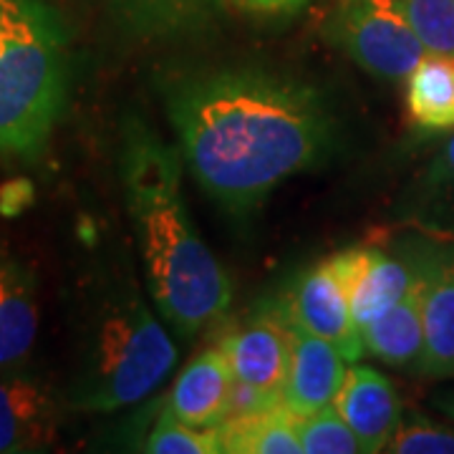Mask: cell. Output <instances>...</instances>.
Instances as JSON below:
<instances>
[{
  "label": "cell",
  "instance_id": "2e32d148",
  "mask_svg": "<svg viewBox=\"0 0 454 454\" xmlns=\"http://www.w3.org/2000/svg\"><path fill=\"white\" fill-rule=\"evenodd\" d=\"M366 354L396 369H417L424 356V316H422V276L404 298L384 316L361 328Z\"/></svg>",
  "mask_w": 454,
  "mask_h": 454
},
{
  "label": "cell",
  "instance_id": "52a82bcc",
  "mask_svg": "<svg viewBox=\"0 0 454 454\" xmlns=\"http://www.w3.org/2000/svg\"><path fill=\"white\" fill-rule=\"evenodd\" d=\"M283 313L295 331L333 343L348 364H356L366 354L348 295L325 260L298 276L286 295Z\"/></svg>",
  "mask_w": 454,
  "mask_h": 454
},
{
  "label": "cell",
  "instance_id": "5b68a950",
  "mask_svg": "<svg viewBox=\"0 0 454 454\" xmlns=\"http://www.w3.org/2000/svg\"><path fill=\"white\" fill-rule=\"evenodd\" d=\"M331 33L364 71L384 82H406L429 53L399 0H339Z\"/></svg>",
  "mask_w": 454,
  "mask_h": 454
},
{
  "label": "cell",
  "instance_id": "ffe728a7",
  "mask_svg": "<svg viewBox=\"0 0 454 454\" xmlns=\"http://www.w3.org/2000/svg\"><path fill=\"white\" fill-rule=\"evenodd\" d=\"M149 454H223L220 427H192V424L164 419L152 427L145 437Z\"/></svg>",
  "mask_w": 454,
  "mask_h": 454
},
{
  "label": "cell",
  "instance_id": "5bb4252c",
  "mask_svg": "<svg viewBox=\"0 0 454 454\" xmlns=\"http://www.w3.org/2000/svg\"><path fill=\"white\" fill-rule=\"evenodd\" d=\"M422 276L424 356L419 373L454 379V258L434 260Z\"/></svg>",
  "mask_w": 454,
  "mask_h": 454
},
{
  "label": "cell",
  "instance_id": "7a4b0ae2",
  "mask_svg": "<svg viewBox=\"0 0 454 454\" xmlns=\"http://www.w3.org/2000/svg\"><path fill=\"white\" fill-rule=\"evenodd\" d=\"M121 182L146 286L164 321L182 336L217 324L232 303V286L184 205L179 149L134 119L124 127Z\"/></svg>",
  "mask_w": 454,
  "mask_h": 454
},
{
  "label": "cell",
  "instance_id": "484cf974",
  "mask_svg": "<svg viewBox=\"0 0 454 454\" xmlns=\"http://www.w3.org/2000/svg\"><path fill=\"white\" fill-rule=\"evenodd\" d=\"M432 404L437 406L444 417H450V419L454 422V389L437 391V394L432 396Z\"/></svg>",
  "mask_w": 454,
  "mask_h": 454
},
{
  "label": "cell",
  "instance_id": "ac0fdd59",
  "mask_svg": "<svg viewBox=\"0 0 454 454\" xmlns=\"http://www.w3.org/2000/svg\"><path fill=\"white\" fill-rule=\"evenodd\" d=\"M220 437L227 454H303L295 414L286 402L258 414L227 417Z\"/></svg>",
  "mask_w": 454,
  "mask_h": 454
},
{
  "label": "cell",
  "instance_id": "d6986e66",
  "mask_svg": "<svg viewBox=\"0 0 454 454\" xmlns=\"http://www.w3.org/2000/svg\"><path fill=\"white\" fill-rule=\"evenodd\" d=\"M303 454H358L364 452L356 432L331 404L309 417H295Z\"/></svg>",
  "mask_w": 454,
  "mask_h": 454
},
{
  "label": "cell",
  "instance_id": "e0dca14e",
  "mask_svg": "<svg viewBox=\"0 0 454 454\" xmlns=\"http://www.w3.org/2000/svg\"><path fill=\"white\" fill-rule=\"evenodd\" d=\"M406 109L427 131L454 129V56L427 53L406 79Z\"/></svg>",
  "mask_w": 454,
  "mask_h": 454
},
{
  "label": "cell",
  "instance_id": "4fadbf2b",
  "mask_svg": "<svg viewBox=\"0 0 454 454\" xmlns=\"http://www.w3.org/2000/svg\"><path fill=\"white\" fill-rule=\"evenodd\" d=\"M38 336L33 273L0 245V369L20 366Z\"/></svg>",
  "mask_w": 454,
  "mask_h": 454
},
{
  "label": "cell",
  "instance_id": "44dd1931",
  "mask_svg": "<svg viewBox=\"0 0 454 454\" xmlns=\"http://www.w3.org/2000/svg\"><path fill=\"white\" fill-rule=\"evenodd\" d=\"M429 53L454 56V0H399Z\"/></svg>",
  "mask_w": 454,
  "mask_h": 454
},
{
  "label": "cell",
  "instance_id": "3957f363",
  "mask_svg": "<svg viewBox=\"0 0 454 454\" xmlns=\"http://www.w3.org/2000/svg\"><path fill=\"white\" fill-rule=\"evenodd\" d=\"M177 364V346L129 278L109 280L83 325L79 372L68 402L116 411L145 402Z\"/></svg>",
  "mask_w": 454,
  "mask_h": 454
},
{
  "label": "cell",
  "instance_id": "9a60e30c",
  "mask_svg": "<svg viewBox=\"0 0 454 454\" xmlns=\"http://www.w3.org/2000/svg\"><path fill=\"white\" fill-rule=\"evenodd\" d=\"M119 20L145 41H175L210 28L225 0H112Z\"/></svg>",
  "mask_w": 454,
  "mask_h": 454
},
{
  "label": "cell",
  "instance_id": "7402d4cb",
  "mask_svg": "<svg viewBox=\"0 0 454 454\" xmlns=\"http://www.w3.org/2000/svg\"><path fill=\"white\" fill-rule=\"evenodd\" d=\"M394 454H454V429L439 427L424 417L402 419L387 444Z\"/></svg>",
  "mask_w": 454,
  "mask_h": 454
},
{
  "label": "cell",
  "instance_id": "cb8c5ba5",
  "mask_svg": "<svg viewBox=\"0 0 454 454\" xmlns=\"http://www.w3.org/2000/svg\"><path fill=\"white\" fill-rule=\"evenodd\" d=\"M238 3L255 13H295L309 0H238Z\"/></svg>",
  "mask_w": 454,
  "mask_h": 454
},
{
  "label": "cell",
  "instance_id": "6da1fadb",
  "mask_svg": "<svg viewBox=\"0 0 454 454\" xmlns=\"http://www.w3.org/2000/svg\"><path fill=\"white\" fill-rule=\"evenodd\" d=\"M167 114L200 187L232 212L260 205L331 142L324 98L255 66L179 79L167 91Z\"/></svg>",
  "mask_w": 454,
  "mask_h": 454
},
{
  "label": "cell",
  "instance_id": "8fae6325",
  "mask_svg": "<svg viewBox=\"0 0 454 454\" xmlns=\"http://www.w3.org/2000/svg\"><path fill=\"white\" fill-rule=\"evenodd\" d=\"M235 376L225 351L207 348L179 373L164 402V419L192 427H220L230 417Z\"/></svg>",
  "mask_w": 454,
  "mask_h": 454
},
{
  "label": "cell",
  "instance_id": "d4e9b609",
  "mask_svg": "<svg viewBox=\"0 0 454 454\" xmlns=\"http://www.w3.org/2000/svg\"><path fill=\"white\" fill-rule=\"evenodd\" d=\"M20 3L23 0H0V53H3L5 43H8V35L13 31Z\"/></svg>",
  "mask_w": 454,
  "mask_h": 454
},
{
  "label": "cell",
  "instance_id": "30bf717a",
  "mask_svg": "<svg viewBox=\"0 0 454 454\" xmlns=\"http://www.w3.org/2000/svg\"><path fill=\"white\" fill-rule=\"evenodd\" d=\"M333 406L356 432L364 452H387L402 422V402L384 373L369 366H348Z\"/></svg>",
  "mask_w": 454,
  "mask_h": 454
},
{
  "label": "cell",
  "instance_id": "9c48e42d",
  "mask_svg": "<svg viewBox=\"0 0 454 454\" xmlns=\"http://www.w3.org/2000/svg\"><path fill=\"white\" fill-rule=\"evenodd\" d=\"M56 424L59 404L41 379L18 366L0 369V454L49 450Z\"/></svg>",
  "mask_w": 454,
  "mask_h": 454
},
{
  "label": "cell",
  "instance_id": "8992f818",
  "mask_svg": "<svg viewBox=\"0 0 454 454\" xmlns=\"http://www.w3.org/2000/svg\"><path fill=\"white\" fill-rule=\"evenodd\" d=\"M295 328L283 310L265 309L247 324L230 331L220 348L225 351L235 384L268 396H280L291 372Z\"/></svg>",
  "mask_w": 454,
  "mask_h": 454
},
{
  "label": "cell",
  "instance_id": "ba28073f",
  "mask_svg": "<svg viewBox=\"0 0 454 454\" xmlns=\"http://www.w3.org/2000/svg\"><path fill=\"white\" fill-rule=\"evenodd\" d=\"M325 265L348 295L358 328L394 309L417 280V273L404 262L369 247L343 250L325 260Z\"/></svg>",
  "mask_w": 454,
  "mask_h": 454
},
{
  "label": "cell",
  "instance_id": "7c38bea8",
  "mask_svg": "<svg viewBox=\"0 0 454 454\" xmlns=\"http://www.w3.org/2000/svg\"><path fill=\"white\" fill-rule=\"evenodd\" d=\"M346 364L333 343L295 331L291 372L283 389L286 406L295 417H309L333 404L348 369Z\"/></svg>",
  "mask_w": 454,
  "mask_h": 454
},
{
  "label": "cell",
  "instance_id": "277c9868",
  "mask_svg": "<svg viewBox=\"0 0 454 454\" xmlns=\"http://www.w3.org/2000/svg\"><path fill=\"white\" fill-rule=\"evenodd\" d=\"M68 94L61 20L41 0H23L0 53V154L35 157L49 145Z\"/></svg>",
  "mask_w": 454,
  "mask_h": 454
},
{
  "label": "cell",
  "instance_id": "603a6c76",
  "mask_svg": "<svg viewBox=\"0 0 454 454\" xmlns=\"http://www.w3.org/2000/svg\"><path fill=\"white\" fill-rule=\"evenodd\" d=\"M429 182H432L437 190L450 192V195L454 197V134L447 139V145L442 146L437 162L432 164Z\"/></svg>",
  "mask_w": 454,
  "mask_h": 454
}]
</instances>
